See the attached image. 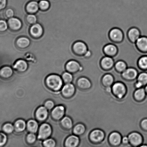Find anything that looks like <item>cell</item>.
I'll return each instance as SVG.
<instances>
[{
    "label": "cell",
    "instance_id": "44",
    "mask_svg": "<svg viewBox=\"0 0 147 147\" xmlns=\"http://www.w3.org/2000/svg\"><path fill=\"white\" fill-rule=\"evenodd\" d=\"M55 103L52 100H47L44 104V106L48 110H51L54 107Z\"/></svg>",
    "mask_w": 147,
    "mask_h": 147
},
{
    "label": "cell",
    "instance_id": "32",
    "mask_svg": "<svg viewBox=\"0 0 147 147\" xmlns=\"http://www.w3.org/2000/svg\"><path fill=\"white\" fill-rule=\"evenodd\" d=\"M15 130L18 132H22L26 127V123L23 119H20L16 121L14 124Z\"/></svg>",
    "mask_w": 147,
    "mask_h": 147
},
{
    "label": "cell",
    "instance_id": "31",
    "mask_svg": "<svg viewBox=\"0 0 147 147\" xmlns=\"http://www.w3.org/2000/svg\"><path fill=\"white\" fill-rule=\"evenodd\" d=\"M86 130V127L83 123H79L76 124L73 129V133L75 135L79 136L82 135L84 133Z\"/></svg>",
    "mask_w": 147,
    "mask_h": 147
},
{
    "label": "cell",
    "instance_id": "2",
    "mask_svg": "<svg viewBox=\"0 0 147 147\" xmlns=\"http://www.w3.org/2000/svg\"><path fill=\"white\" fill-rule=\"evenodd\" d=\"M45 82L49 88L55 91L59 90L63 85L62 78L57 74L49 75L46 78Z\"/></svg>",
    "mask_w": 147,
    "mask_h": 147
},
{
    "label": "cell",
    "instance_id": "23",
    "mask_svg": "<svg viewBox=\"0 0 147 147\" xmlns=\"http://www.w3.org/2000/svg\"><path fill=\"white\" fill-rule=\"evenodd\" d=\"M137 48L141 52H147V37L141 36L135 42Z\"/></svg>",
    "mask_w": 147,
    "mask_h": 147
},
{
    "label": "cell",
    "instance_id": "40",
    "mask_svg": "<svg viewBox=\"0 0 147 147\" xmlns=\"http://www.w3.org/2000/svg\"><path fill=\"white\" fill-rule=\"evenodd\" d=\"M26 20L28 23L30 24H34L36 23L38 18L35 15L33 14H30L27 16Z\"/></svg>",
    "mask_w": 147,
    "mask_h": 147
},
{
    "label": "cell",
    "instance_id": "17",
    "mask_svg": "<svg viewBox=\"0 0 147 147\" xmlns=\"http://www.w3.org/2000/svg\"><path fill=\"white\" fill-rule=\"evenodd\" d=\"M48 115V109L45 107H40L36 111L35 116L37 119L41 122L45 121Z\"/></svg>",
    "mask_w": 147,
    "mask_h": 147
},
{
    "label": "cell",
    "instance_id": "47",
    "mask_svg": "<svg viewBox=\"0 0 147 147\" xmlns=\"http://www.w3.org/2000/svg\"><path fill=\"white\" fill-rule=\"evenodd\" d=\"M7 0H0V11L5 9L6 6Z\"/></svg>",
    "mask_w": 147,
    "mask_h": 147
},
{
    "label": "cell",
    "instance_id": "5",
    "mask_svg": "<svg viewBox=\"0 0 147 147\" xmlns=\"http://www.w3.org/2000/svg\"><path fill=\"white\" fill-rule=\"evenodd\" d=\"M129 143L134 147H136L140 145L143 142V138L140 133L133 132L128 136Z\"/></svg>",
    "mask_w": 147,
    "mask_h": 147
},
{
    "label": "cell",
    "instance_id": "14",
    "mask_svg": "<svg viewBox=\"0 0 147 147\" xmlns=\"http://www.w3.org/2000/svg\"><path fill=\"white\" fill-rule=\"evenodd\" d=\"M115 62L112 57L106 56L102 58L100 62L102 68L105 70H109L115 66Z\"/></svg>",
    "mask_w": 147,
    "mask_h": 147
},
{
    "label": "cell",
    "instance_id": "33",
    "mask_svg": "<svg viewBox=\"0 0 147 147\" xmlns=\"http://www.w3.org/2000/svg\"><path fill=\"white\" fill-rule=\"evenodd\" d=\"M115 67L116 70L118 72L122 73L127 68L126 63L123 61H118L115 63Z\"/></svg>",
    "mask_w": 147,
    "mask_h": 147
},
{
    "label": "cell",
    "instance_id": "10",
    "mask_svg": "<svg viewBox=\"0 0 147 147\" xmlns=\"http://www.w3.org/2000/svg\"><path fill=\"white\" fill-rule=\"evenodd\" d=\"M30 32L32 36L35 38H39L44 33V29L40 24L36 23L31 27Z\"/></svg>",
    "mask_w": 147,
    "mask_h": 147
},
{
    "label": "cell",
    "instance_id": "43",
    "mask_svg": "<svg viewBox=\"0 0 147 147\" xmlns=\"http://www.w3.org/2000/svg\"><path fill=\"white\" fill-rule=\"evenodd\" d=\"M36 136L34 133H31L27 136V140L29 144H33L36 140Z\"/></svg>",
    "mask_w": 147,
    "mask_h": 147
},
{
    "label": "cell",
    "instance_id": "52",
    "mask_svg": "<svg viewBox=\"0 0 147 147\" xmlns=\"http://www.w3.org/2000/svg\"><path fill=\"white\" fill-rule=\"evenodd\" d=\"M145 89V90L146 92V93H147V85L146 86Z\"/></svg>",
    "mask_w": 147,
    "mask_h": 147
},
{
    "label": "cell",
    "instance_id": "8",
    "mask_svg": "<svg viewBox=\"0 0 147 147\" xmlns=\"http://www.w3.org/2000/svg\"><path fill=\"white\" fill-rule=\"evenodd\" d=\"M109 37L111 40L113 42H121L123 39V32L119 28H114L110 31Z\"/></svg>",
    "mask_w": 147,
    "mask_h": 147
},
{
    "label": "cell",
    "instance_id": "37",
    "mask_svg": "<svg viewBox=\"0 0 147 147\" xmlns=\"http://www.w3.org/2000/svg\"><path fill=\"white\" fill-rule=\"evenodd\" d=\"M15 127L11 123H6L3 125L2 127L3 130L7 134H11L13 132Z\"/></svg>",
    "mask_w": 147,
    "mask_h": 147
},
{
    "label": "cell",
    "instance_id": "51",
    "mask_svg": "<svg viewBox=\"0 0 147 147\" xmlns=\"http://www.w3.org/2000/svg\"><path fill=\"white\" fill-rule=\"evenodd\" d=\"M138 147H147V145L146 144H142Z\"/></svg>",
    "mask_w": 147,
    "mask_h": 147
},
{
    "label": "cell",
    "instance_id": "20",
    "mask_svg": "<svg viewBox=\"0 0 147 147\" xmlns=\"http://www.w3.org/2000/svg\"><path fill=\"white\" fill-rule=\"evenodd\" d=\"M127 36L129 40L134 43H135L138 38L141 36L139 30L135 27L129 30L127 32Z\"/></svg>",
    "mask_w": 147,
    "mask_h": 147
},
{
    "label": "cell",
    "instance_id": "26",
    "mask_svg": "<svg viewBox=\"0 0 147 147\" xmlns=\"http://www.w3.org/2000/svg\"><path fill=\"white\" fill-rule=\"evenodd\" d=\"M134 96L136 100L138 102L144 100L146 96L145 88H141L136 89L134 92Z\"/></svg>",
    "mask_w": 147,
    "mask_h": 147
},
{
    "label": "cell",
    "instance_id": "28",
    "mask_svg": "<svg viewBox=\"0 0 147 147\" xmlns=\"http://www.w3.org/2000/svg\"><path fill=\"white\" fill-rule=\"evenodd\" d=\"M16 45L19 48L24 49L28 48L30 44V41L26 37H20L17 40Z\"/></svg>",
    "mask_w": 147,
    "mask_h": 147
},
{
    "label": "cell",
    "instance_id": "12",
    "mask_svg": "<svg viewBox=\"0 0 147 147\" xmlns=\"http://www.w3.org/2000/svg\"><path fill=\"white\" fill-rule=\"evenodd\" d=\"M65 69L71 73L75 74L78 72L81 69L80 64L78 61L71 60L65 65Z\"/></svg>",
    "mask_w": 147,
    "mask_h": 147
},
{
    "label": "cell",
    "instance_id": "46",
    "mask_svg": "<svg viewBox=\"0 0 147 147\" xmlns=\"http://www.w3.org/2000/svg\"><path fill=\"white\" fill-rule=\"evenodd\" d=\"M140 125L143 129L147 131V118H144L141 122Z\"/></svg>",
    "mask_w": 147,
    "mask_h": 147
},
{
    "label": "cell",
    "instance_id": "11",
    "mask_svg": "<svg viewBox=\"0 0 147 147\" xmlns=\"http://www.w3.org/2000/svg\"><path fill=\"white\" fill-rule=\"evenodd\" d=\"M76 85L78 88L83 90L89 89L92 86L90 80L85 77H77Z\"/></svg>",
    "mask_w": 147,
    "mask_h": 147
},
{
    "label": "cell",
    "instance_id": "41",
    "mask_svg": "<svg viewBox=\"0 0 147 147\" xmlns=\"http://www.w3.org/2000/svg\"><path fill=\"white\" fill-rule=\"evenodd\" d=\"M7 138L4 133L0 132V147H3L6 144Z\"/></svg>",
    "mask_w": 147,
    "mask_h": 147
},
{
    "label": "cell",
    "instance_id": "38",
    "mask_svg": "<svg viewBox=\"0 0 147 147\" xmlns=\"http://www.w3.org/2000/svg\"><path fill=\"white\" fill-rule=\"evenodd\" d=\"M38 5L40 9L42 11L47 10L50 7V3L47 0H41L38 3Z\"/></svg>",
    "mask_w": 147,
    "mask_h": 147
},
{
    "label": "cell",
    "instance_id": "25",
    "mask_svg": "<svg viewBox=\"0 0 147 147\" xmlns=\"http://www.w3.org/2000/svg\"><path fill=\"white\" fill-rule=\"evenodd\" d=\"M102 85L105 88L111 87L115 82L113 75L110 74H107L103 76L102 80Z\"/></svg>",
    "mask_w": 147,
    "mask_h": 147
},
{
    "label": "cell",
    "instance_id": "36",
    "mask_svg": "<svg viewBox=\"0 0 147 147\" xmlns=\"http://www.w3.org/2000/svg\"><path fill=\"white\" fill-rule=\"evenodd\" d=\"M62 78L64 82L66 84L70 83L73 79L72 75L69 72H64L62 75Z\"/></svg>",
    "mask_w": 147,
    "mask_h": 147
},
{
    "label": "cell",
    "instance_id": "4",
    "mask_svg": "<svg viewBox=\"0 0 147 147\" xmlns=\"http://www.w3.org/2000/svg\"><path fill=\"white\" fill-rule=\"evenodd\" d=\"M52 133V127L50 125L46 123L42 124L40 127L38 138V139H46L50 136Z\"/></svg>",
    "mask_w": 147,
    "mask_h": 147
},
{
    "label": "cell",
    "instance_id": "45",
    "mask_svg": "<svg viewBox=\"0 0 147 147\" xmlns=\"http://www.w3.org/2000/svg\"><path fill=\"white\" fill-rule=\"evenodd\" d=\"M5 15L8 18H13L14 16V11L11 8H8L5 11Z\"/></svg>",
    "mask_w": 147,
    "mask_h": 147
},
{
    "label": "cell",
    "instance_id": "22",
    "mask_svg": "<svg viewBox=\"0 0 147 147\" xmlns=\"http://www.w3.org/2000/svg\"><path fill=\"white\" fill-rule=\"evenodd\" d=\"M103 51L106 56L113 57L117 53L118 49L114 44H109L104 47Z\"/></svg>",
    "mask_w": 147,
    "mask_h": 147
},
{
    "label": "cell",
    "instance_id": "39",
    "mask_svg": "<svg viewBox=\"0 0 147 147\" xmlns=\"http://www.w3.org/2000/svg\"><path fill=\"white\" fill-rule=\"evenodd\" d=\"M44 146L45 147H55L56 146V142L52 138L46 139L43 142Z\"/></svg>",
    "mask_w": 147,
    "mask_h": 147
},
{
    "label": "cell",
    "instance_id": "18",
    "mask_svg": "<svg viewBox=\"0 0 147 147\" xmlns=\"http://www.w3.org/2000/svg\"><path fill=\"white\" fill-rule=\"evenodd\" d=\"M65 109L62 105H59L54 108L52 112L53 118L57 120L61 119L65 115Z\"/></svg>",
    "mask_w": 147,
    "mask_h": 147
},
{
    "label": "cell",
    "instance_id": "1",
    "mask_svg": "<svg viewBox=\"0 0 147 147\" xmlns=\"http://www.w3.org/2000/svg\"><path fill=\"white\" fill-rule=\"evenodd\" d=\"M117 28L122 30L124 37L123 40L120 42L111 41L110 44L115 45L118 49L117 55L112 57L115 63L118 61H123L126 63L127 68H135L139 74L143 71L139 68L138 61L141 57L147 55V53L141 52L138 49L135 43L131 42L128 38L127 32L131 28L129 24L123 19H120L117 24Z\"/></svg>",
    "mask_w": 147,
    "mask_h": 147
},
{
    "label": "cell",
    "instance_id": "49",
    "mask_svg": "<svg viewBox=\"0 0 147 147\" xmlns=\"http://www.w3.org/2000/svg\"><path fill=\"white\" fill-rule=\"evenodd\" d=\"M91 53L90 51L88 50L85 53V55H84V57L86 58H89L91 56Z\"/></svg>",
    "mask_w": 147,
    "mask_h": 147
},
{
    "label": "cell",
    "instance_id": "7",
    "mask_svg": "<svg viewBox=\"0 0 147 147\" xmlns=\"http://www.w3.org/2000/svg\"><path fill=\"white\" fill-rule=\"evenodd\" d=\"M105 137V133L102 130L95 129L91 131L89 135L90 140L93 142L97 143L102 142Z\"/></svg>",
    "mask_w": 147,
    "mask_h": 147
},
{
    "label": "cell",
    "instance_id": "16",
    "mask_svg": "<svg viewBox=\"0 0 147 147\" xmlns=\"http://www.w3.org/2000/svg\"><path fill=\"white\" fill-rule=\"evenodd\" d=\"M62 92L64 96L69 98L75 94L76 87L72 84H66L63 88Z\"/></svg>",
    "mask_w": 147,
    "mask_h": 147
},
{
    "label": "cell",
    "instance_id": "13",
    "mask_svg": "<svg viewBox=\"0 0 147 147\" xmlns=\"http://www.w3.org/2000/svg\"><path fill=\"white\" fill-rule=\"evenodd\" d=\"M122 137L121 134L117 131L111 133L109 136V141L111 145L114 146H117L122 143Z\"/></svg>",
    "mask_w": 147,
    "mask_h": 147
},
{
    "label": "cell",
    "instance_id": "3",
    "mask_svg": "<svg viewBox=\"0 0 147 147\" xmlns=\"http://www.w3.org/2000/svg\"><path fill=\"white\" fill-rule=\"evenodd\" d=\"M112 92L118 99H121L126 94L127 89L126 86L121 81H116L112 86Z\"/></svg>",
    "mask_w": 147,
    "mask_h": 147
},
{
    "label": "cell",
    "instance_id": "9",
    "mask_svg": "<svg viewBox=\"0 0 147 147\" xmlns=\"http://www.w3.org/2000/svg\"><path fill=\"white\" fill-rule=\"evenodd\" d=\"M138 74L139 73L138 70L132 67L127 68L123 72L121 73V76L124 79L129 81L136 79Z\"/></svg>",
    "mask_w": 147,
    "mask_h": 147
},
{
    "label": "cell",
    "instance_id": "30",
    "mask_svg": "<svg viewBox=\"0 0 147 147\" xmlns=\"http://www.w3.org/2000/svg\"><path fill=\"white\" fill-rule=\"evenodd\" d=\"M27 129L30 132L34 134L36 133L38 130V124L35 120L30 119L27 122Z\"/></svg>",
    "mask_w": 147,
    "mask_h": 147
},
{
    "label": "cell",
    "instance_id": "54",
    "mask_svg": "<svg viewBox=\"0 0 147 147\" xmlns=\"http://www.w3.org/2000/svg\"></svg>",
    "mask_w": 147,
    "mask_h": 147
},
{
    "label": "cell",
    "instance_id": "42",
    "mask_svg": "<svg viewBox=\"0 0 147 147\" xmlns=\"http://www.w3.org/2000/svg\"><path fill=\"white\" fill-rule=\"evenodd\" d=\"M8 28V24L6 21L4 20H0V32H5Z\"/></svg>",
    "mask_w": 147,
    "mask_h": 147
},
{
    "label": "cell",
    "instance_id": "35",
    "mask_svg": "<svg viewBox=\"0 0 147 147\" xmlns=\"http://www.w3.org/2000/svg\"><path fill=\"white\" fill-rule=\"evenodd\" d=\"M61 123L64 128L67 129H71L73 127V121L69 117H65L62 119Z\"/></svg>",
    "mask_w": 147,
    "mask_h": 147
},
{
    "label": "cell",
    "instance_id": "48",
    "mask_svg": "<svg viewBox=\"0 0 147 147\" xmlns=\"http://www.w3.org/2000/svg\"><path fill=\"white\" fill-rule=\"evenodd\" d=\"M122 143L124 144H127L129 143V139H128V136L122 137Z\"/></svg>",
    "mask_w": 147,
    "mask_h": 147
},
{
    "label": "cell",
    "instance_id": "53",
    "mask_svg": "<svg viewBox=\"0 0 147 147\" xmlns=\"http://www.w3.org/2000/svg\"><path fill=\"white\" fill-rule=\"evenodd\" d=\"M100 67H101V66H100ZM86 68H88V67H86ZM84 68H83V69H84ZM77 75H78V72H77ZM78 77H79V76H78Z\"/></svg>",
    "mask_w": 147,
    "mask_h": 147
},
{
    "label": "cell",
    "instance_id": "19",
    "mask_svg": "<svg viewBox=\"0 0 147 147\" xmlns=\"http://www.w3.org/2000/svg\"><path fill=\"white\" fill-rule=\"evenodd\" d=\"M13 68L20 72H25L28 69V63L25 60L20 59L17 60L14 63Z\"/></svg>",
    "mask_w": 147,
    "mask_h": 147
},
{
    "label": "cell",
    "instance_id": "34",
    "mask_svg": "<svg viewBox=\"0 0 147 147\" xmlns=\"http://www.w3.org/2000/svg\"><path fill=\"white\" fill-rule=\"evenodd\" d=\"M139 68L144 71L147 70V55L141 57L138 61Z\"/></svg>",
    "mask_w": 147,
    "mask_h": 147
},
{
    "label": "cell",
    "instance_id": "50",
    "mask_svg": "<svg viewBox=\"0 0 147 147\" xmlns=\"http://www.w3.org/2000/svg\"><path fill=\"white\" fill-rule=\"evenodd\" d=\"M105 90L108 93L112 92V86L106 87L105 88Z\"/></svg>",
    "mask_w": 147,
    "mask_h": 147
},
{
    "label": "cell",
    "instance_id": "21",
    "mask_svg": "<svg viewBox=\"0 0 147 147\" xmlns=\"http://www.w3.org/2000/svg\"><path fill=\"white\" fill-rule=\"evenodd\" d=\"M80 142L79 137L77 135H71L67 138L65 142L66 147H78Z\"/></svg>",
    "mask_w": 147,
    "mask_h": 147
},
{
    "label": "cell",
    "instance_id": "6",
    "mask_svg": "<svg viewBox=\"0 0 147 147\" xmlns=\"http://www.w3.org/2000/svg\"><path fill=\"white\" fill-rule=\"evenodd\" d=\"M72 49L74 53L80 56L85 55L88 51V47L85 42L82 41H77L73 45Z\"/></svg>",
    "mask_w": 147,
    "mask_h": 147
},
{
    "label": "cell",
    "instance_id": "15",
    "mask_svg": "<svg viewBox=\"0 0 147 147\" xmlns=\"http://www.w3.org/2000/svg\"><path fill=\"white\" fill-rule=\"evenodd\" d=\"M147 85V72L144 71L138 74L135 85L136 89L143 88Z\"/></svg>",
    "mask_w": 147,
    "mask_h": 147
},
{
    "label": "cell",
    "instance_id": "29",
    "mask_svg": "<svg viewBox=\"0 0 147 147\" xmlns=\"http://www.w3.org/2000/svg\"><path fill=\"white\" fill-rule=\"evenodd\" d=\"M39 5L36 1H32L28 3L26 6L27 12L31 13L37 12L39 9Z\"/></svg>",
    "mask_w": 147,
    "mask_h": 147
},
{
    "label": "cell",
    "instance_id": "27",
    "mask_svg": "<svg viewBox=\"0 0 147 147\" xmlns=\"http://www.w3.org/2000/svg\"><path fill=\"white\" fill-rule=\"evenodd\" d=\"M13 74V70L11 67L5 66L0 68V77L3 78H10Z\"/></svg>",
    "mask_w": 147,
    "mask_h": 147
},
{
    "label": "cell",
    "instance_id": "24",
    "mask_svg": "<svg viewBox=\"0 0 147 147\" xmlns=\"http://www.w3.org/2000/svg\"><path fill=\"white\" fill-rule=\"evenodd\" d=\"M8 24L9 28L13 31L18 30L22 26V23L21 21L17 18H10L8 20Z\"/></svg>",
    "mask_w": 147,
    "mask_h": 147
}]
</instances>
